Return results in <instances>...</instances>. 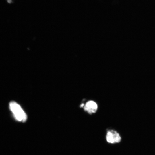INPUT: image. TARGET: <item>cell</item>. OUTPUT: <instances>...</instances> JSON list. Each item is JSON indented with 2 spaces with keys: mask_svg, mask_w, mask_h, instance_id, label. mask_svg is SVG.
<instances>
[{
  "mask_svg": "<svg viewBox=\"0 0 155 155\" xmlns=\"http://www.w3.org/2000/svg\"><path fill=\"white\" fill-rule=\"evenodd\" d=\"M9 106L15 118L17 121L23 122L26 121L27 118L26 114L17 103L11 102L9 103Z\"/></svg>",
  "mask_w": 155,
  "mask_h": 155,
  "instance_id": "cell-1",
  "label": "cell"
},
{
  "mask_svg": "<svg viewBox=\"0 0 155 155\" xmlns=\"http://www.w3.org/2000/svg\"><path fill=\"white\" fill-rule=\"evenodd\" d=\"M106 139L108 143L114 144L119 142L121 138L119 134L115 130L110 129L107 132Z\"/></svg>",
  "mask_w": 155,
  "mask_h": 155,
  "instance_id": "cell-2",
  "label": "cell"
},
{
  "mask_svg": "<svg viewBox=\"0 0 155 155\" xmlns=\"http://www.w3.org/2000/svg\"><path fill=\"white\" fill-rule=\"evenodd\" d=\"M83 108L84 111L89 114H92L97 111L98 106L94 101L90 100L86 102Z\"/></svg>",
  "mask_w": 155,
  "mask_h": 155,
  "instance_id": "cell-3",
  "label": "cell"
}]
</instances>
